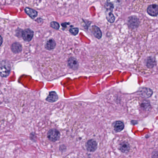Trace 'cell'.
Listing matches in <instances>:
<instances>
[{
    "label": "cell",
    "mask_w": 158,
    "mask_h": 158,
    "mask_svg": "<svg viewBox=\"0 0 158 158\" xmlns=\"http://www.w3.org/2000/svg\"><path fill=\"white\" fill-rule=\"evenodd\" d=\"M25 11L27 15H28L33 19H34L38 15V13L36 11L28 7L25 8Z\"/></svg>",
    "instance_id": "obj_10"
},
{
    "label": "cell",
    "mask_w": 158,
    "mask_h": 158,
    "mask_svg": "<svg viewBox=\"0 0 158 158\" xmlns=\"http://www.w3.org/2000/svg\"><path fill=\"white\" fill-rule=\"evenodd\" d=\"M112 10H113V6L111 4L110 8L107 9L106 11V18L110 23H113L114 21V17L112 13Z\"/></svg>",
    "instance_id": "obj_6"
},
{
    "label": "cell",
    "mask_w": 158,
    "mask_h": 158,
    "mask_svg": "<svg viewBox=\"0 0 158 158\" xmlns=\"http://www.w3.org/2000/svg\"><path fill=\"white\" fill-rule=\"evenodd\" d=\"M11 66L9 62L3 60L0 63V75L2 77H7L9 74Z\"/></svg>",
    "instance_id": "obj_1"
},
{
    "label": "cell",
    "mask_w": 158,
    "mask_h": 158,
    "mask_svg": "<svg viewBox=\"0 0 158 158\" xmlns=\"http://www.w3.org/2000/svg\"><path fill=\"white\" fill-rule=\"evenodd\" d=\"M147 11L149 15L152 16H156L158 15V7L157 4H152L147 7Z\"/></svg>",
    "instance_id": "obj_3"
},
{
    "label": "cell",
    "mask_w": 158,
    "mask_h": 158,
    "mask_svg": "<svg viewBox=\"0 0 158 158\" xmlns=\"http://www.w3.org/2000/svg\"><path fill=\"white\" fill-rule=\"evenodd\" d=\"M92 32L94 35L97 39H100L102 37V32L100 29L96 26H94L92 27Z\"/></svg>",
    "instance_id": "obj_11"
},
{
    "label": "cell",
    "mask_w": 158,
    "mask_h": 158,
    "mask_svg": "<svg viewBox=\"0 0 158 158\" xmlns=\"http://www.w3.org/2000/svg\"><path fill=\"white\" fill-rule=\"evenodd\" d=\"M3 38L1 37V36L0 35V46L1 45V44L3 43Z\"/></svg>",
    "instance_id": "obj_17"
},
{
    "label": "cell",
    "mask_w": 158,
    "mask_h": 158,
    "mask_svg": "<svg viewBox=\"0 0 158 158\" xmlns=\"http://www.w3.org/2000/svg\"><path fill=\"white\" fill-rule=\"evenodd\" d=\"M48 138L52 141H56L60 138V134L57 130L52 129L48 133Z\"/></svg>",
    "instance_id": "obj_2"
},
{
    "label": "cell",
    "mask_w": 158,
    "mask_h": 158,
    "mask_svg": "<svg viewBox=\"0 0 158 158\" xmlns=\"http://www.w3.org/2000/svg\"><path fill=\"white\" fill-rule=\"evenodd\" d=\"M70 32H71L72 34L76 35H77L78 33L79 30H78V28H71L70 30Z\"/></svg>",
    "instance_id": "obj_16"
},
{
    "label": "cell",
    "mask_w": 158,
    "mask_h": 158,
    "mask_svg": "<svg viewBox=\"0 0 158 158\" xmlns=\"http://www.w3.org/2000/svg\"><path fill=\"white\" fill-rule=\"evenodd\" d=\"M120 150L122 152L125 153L129 151V144L126 142H123L121 144Z\"/></svg>",
    "instance_id": "obj_14"
},
{
    "label": "cell",
    "mask_w": 158,
    "mask_h": 158,
    "mask_svg": "<svg viewBox=\"0 0 158 158\" xmlns=\"http://www.w3.org/2000/svg\"><path fill=\"white\" fill-rule=\"evenodd\" d=\"M114 129L116 132H120L124 129V125L123 123L121 121L115 122L114 125Z\"/></svg>",
    "instance_id": "obj_13"
},
{
    "label": "cell",
    "mask_w": 158,
    "mask_h": 158,
    "mask_svg": "<svg viewBox=\"0 0 158 158\" xmlns=\"http://www.w3.org/2000/svg\"><path fill=\"white\" fill-rule=\"evenodd\" d=\"M22 46L18 42L13 43L11 46V50L14 53H19L22 51Z\"/></svg>",
    "instance_id": "obj_7"
},
{
    "label": "cell",
    "mask_w": 158,
    "mask_h": 158,
    "mask_svg": "<svg viewBox=\"0 0 158 158\" xmlns=\"http://www.w3.org/2000/svg\"><path fill=\"white\" fill-rule=\"evenodd\" d=\"M50 26L52 27L55 29H58L60 28V25L58 22L55 21H53L51 23Z\"/></svg>",
    "instance_id": "obj_15"
},
{
    "label": "cell",
    "mask_w": 158,
    "mask_h": 158,
    "mask_svg": "<svg viewBox=\"0 0 158 158\" xmlns=\"http://www.w3.org/2000/svg\"><path fill=\"white\" fill-rule=\"evenodd\" d=\"M33 36V32L30 29H25L22 32V37L26 42H30Z\"/></svg>",
    "instance_id": "obj_4"
},
{
    "label": "cell",
    "mask_w": 158,
    "mask_h": 158,
    "mask_svg": "<svg viewBox=\"0 0 158 158\" xmlns=\"http://www.w3.org/2000/svg\"><path fill=\"white\" fill-rule=\"evenodd\" d=\"M86 147L87 150L89 152H94L97 149V143L94 140H90L86 144Z\"/></svg>",
    "instance_id": "obj_5"
},
{
    "label": "cell",
    "mask_w": 158,
    "mask_h": 158,
    "mask_svg": "<svg viewBox=\"0 0 158 158\" xmlns=\"http://www.w3.org/2000/svg\"><path fill=\"white\" fill-rule=\"evenodd\" d=\"M56 45V44L55 41L52 39H51L46 43L45 48L48 50H51L55 48Z\"/></svg>",
    "instance_id": "obj_12"
},
{
    "label": "cell",
    "mask_w": 158,
    "mask_h": 158,
    "mask_svg": "<svg viewBox=\"0 0 158 158\" xmlns=\"http://www.w3.org/2000/svg\"><path fill=\"white\" fill-rule=\"evenodd\" d=\"M58 99V96L56 93L54 91H52L49 93L48 96L46 98V101L49 102H53L57 101Z\"/></svg>",
    "instance_id": "obj_9"
},
{
    "label": "cell",
    "mask_w": 158,
    "mask_h": 158,
    "mask_svg": "<svg viewBox=\"0 0 158 158\" xmlns=\"http://www.w3.org/2000/svg\"><path fill=\"white\" fill-rule=\"evenodd\" d=\"M68 65L70 68L72 69L76 70L78 69V63L77 60L73 58H71L68 60Z\"/></svg>",
    "instance_id": "obj_8"
}]
</instances>
